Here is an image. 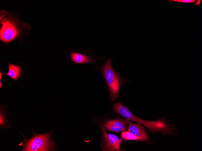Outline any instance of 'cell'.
Returning <instances> with one entry per match:
<instances>
[{
  "instance_id": "8992f818",
  "label": "cell",
  "mask_w": 202,
  "mask_h": 151,
  "mask_svg": "<svg viewBox=\"0 0 202 151\" xmlns=\"http://www.w3.org/2000/svg\"><path fill=\"white\" fill-rule=\"evenodd\" d=\"M130 120L127 119L118 118L105 122L103 125L107 130L119 133L125 131Z\"/></svg>"
},
{
  "instance_id": "30bf717a",
  "label": "cell",
  "mask_w": 202,
  "mask_h": 151,
  "mask_svg": "<svg viewBox=\"0 0 202 151\" xmlns=\"http://www.w3.org/2000/svg\"><path fill=\"white\" fill-rule=\"evenodd\" d=\"M121 137L126 140H132L135 141H144V140L138 137L128 131L123 132L121 134Z\"/></svg>"
},
{
  "instance_id": "3957f363",
  "label": "cell",
  "mask_w": 202,
  "mask_h": 151,
  "mask_svg": "<svg viewBox=\"0 0 202 151\" xmlns=\"http://www.w3.org/2000/svg\"><path fill=\"white\" fill-rule=\"evenodd\" d=\"M112 57L108 59L100 68L101 72L104 77L108 89L112 102L119 97V90L122 85L127 82V78L121 76L116 72L111 65Z\"/></svg>"
},
{
  "instance_id": "277c9868",
  "label": "cell",
  "mask_w": 202,
  "mask_h": 151,
  "mask_svg": "<svg viewBox=\"0 0 202 151\" xmlns=\"http://www.w3.org/2000/svg\"><path fill=\"white\" fill-rule=\"evenodd\" d=\"M33 136L30 140H27L22 134L24 140L21 148L24 151H52L54 148V141L50 140L51 133L37 134L33 131Z\"/></svg>"
},
{
  "instance_id": "52a82bcc",
  "label": "cell",
  "mask_w": 202,
  "mask_h": 151,
  "mask_svg": "<svg viewBox=\"0 0 202 151\" xmlns=\"http://www.w3.org/2000/svg\"><path fill=\"white\" fill-rule=\"evenodd\" d=\"M127 131L134 135L143 139L144 141H148L149 138L145 129L141 124H135L129 121L127 127Z\"/></svg>"
},
{
  "instance_id": "7c38bea8",
  "label": "cell",
  "mask_w": 202,
  "mask_h": 151,
  "mask_svg": "<svg viewBox=\"0 0 202 151\" xmlns=\"http://www.w3.org/2000/svg\"><path fill=\"white\" fill-rule=\"evenodd\" d=\"M171 1H173L177 2H182L184 3H192L194 2L195 0H173Z\"/></svg>"
},
{
  "instance_id": "7a4b0ae2",
  "label": "cell",
  "mask_w": 202,
  "mask_h": 151,
  "mask_svg": "<svg viewBox=\"0 0 202 151\" xmlns=\"http://www.w3.org/2000/svg\"><path fill=\"white\" fill-rule=\"evenodd\" d=\"M0 39L5 43H8L16 38L19 39L23 32L29 30L31 26L27 23L21 21L8 12L0 19Z\"/></svg>"
},
{
  "instance_id": "6da1fadb",
  "label": "cell",
  "mask_w": 202,
  "mask_h": 151,
  "mask_svg": "<svg viewBox=\"0 0 202 151\" xmlns=\"http://www.w3.org/2000/svg\"><path fill=\"white\" fill-rule=\"evenodd\" d=\"M113 108L115 112L130 121L142 124L147 127L150 133L161 132L165 135H172L176 131L174 126L169 123L165 119H160L152 121L140 119L134 116L128 108L123 105L120 102L114 104Z\"/></svg>"
},
{
  "instance_id": "8fae6325",
  "label": "cell",
  "mask_w": 202,
  "mask_h": 151,
  "mask_svg": "<svg viewBox=\"0 0 202 151\" xmlns=\"http://www.w3.org/2000/svg\"><path fill=\"white\" fill-rule=\"evenodd\" d=\"M6 115L4 111L0 110V125L3 128H6L7 124H9L7 121Z\"/></svg>"
},
{
  "instance_id": "ba28073f",
  "label": "cell",
  "mask_w": 202,
  "mask_h": 151,
  "mask_svg": "<svg viewBox=\"0 0 202 151\" xmlns=\"http://www.w3.org/2000/svg\"><path fill=\"white\" fill-rule=\"evenodd\" d=\"M70 57L73 62L78 64L90 63L95 62V61L91 58L78 52H72Z\"/></svg>"
},
{
  "instance_id": "5b68a950",
  "label": "cell",
  "mask_w": 202,
  "mask_h": 151,
  "mask_svg": "<svg viewBox=\"0 0 202 151\" xmlns=\"http://www.w3.org/2000/svg\"><path fill=\"white\" fill-rule=\"evenodd\" d=\"M103 131V143L101 146L103 151H122L120 148V146L123 138L120 139L115 134H107L105 128L102 127H101Z\"/></svg>"
},
{
  "instance_id": "9c48e42d",
  "label": "cell",
  "mask_w": 202,
  "mask_h": 151,
  "mask_svg": "<svg viewBox=\"0 0 202 151\" xmlns=\"http://www.w3.org/2000/svg\"><path fill=\"white\" fill-rule=\"evenodd\" d=\"M8 72L6 74L14 81L18 80L21 75V70L20 67L17 65L8 63Z\"/></svg>"
}]
</instances>
